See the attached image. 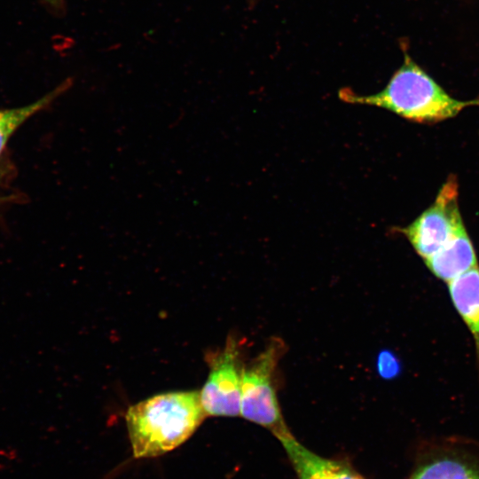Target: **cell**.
I'll list each match as a JSON object with an SVG mask.
<instances>
[{"label": "cell", "instance_id": "obj_1", "mask_svg": "<svg viewBox=\"0 0 479 479\" xmlns=\"http://www.w3.org/2000/svg\"><path fill=\"white\" fill-rule=\"evenodd\" d=\"M206 414L198 391L169 392L130 406L126 422L135 458H154L188 440Z\"/></svg>", "mask_w": 479, "mask_h": 479}, {"label": "cell", "instance_id": "obj_2", "mask_svg": "<svg viewBox=\"0 0 479 479\" xmlns=\"http://www.w3.org/2000/svg\"><path fill=\"white\" fill-rule=\"evenodd\" d=\"M339 97L350 104L384 108L420 123H436L456 116L467 106H479V98L460 101L452 98L407 57L382 90L364 96L342 89Z\"/></svg>", "mask_w": 479, "mask_h": 479}, {"label": "cell", "instance_id": "obj_3", "mask_svg": "<svg viewBox=\"0 0 479 479\" xmlns=\"http://www.w3.org/2000/svg\"><path fill=\"white\" fill-rule=\"evenodd\" d=\"M287 346L277 337L271 338L265 348L241 373L240 415L271 431L277 437L289 431L285 423L276 389V372Z\"/></svg>", "mask_w": 479, "mask_h": 479}, {"label": "cell", "instance_id": "obj_4", "mask_svg": "<svg viewBox=\"0 0 479 479\" xmlns=\"http://www.w3.org/2000/svg\"><path fill=\"white\" fill-rule=\"evenodd\" d=\"M464 228L458 206V182L456 177L451 175L434 203L399 232L407 238L416 253L426 260Z\"/></svg>", "mask_w": 479, "mask_h": 479}, {"label": "cell", "instance_id": "obj_5", "mask_svg": "<svg viewBox=\"0 0 479 479\" xmlns=\"http://www.w3.org/2000/svg\"><path fill=\"white\" fill-rule=\"evenodd\" d=\"M209 374L200 394L207 415L234 417L240 414L241 373L239 344L230 336L224 348L208 356Z\"/></svg>", "mask_w": 479, "mask_h": 479}, {"label": "cell", "instance_id": "obj_6", "mask_svg": "<svg viewBox=\"0 0 479 479\" xmlns=\"http://www.w3.org/2000/svg\"><path fill=\"white\" fill-rule=\"evenodd\" d=\"M299 479H363L342 461L326 459L301 444L291 434L277 436Z\"/></svg>", "mask_w": 479, "mask_h": 479}, {"label": "cell", "instance_id": "obj_7", "mask_svg": "<svg viewBox=\"0 0 479 479\" xmlns=\"http://www.w3.org/2000/svg\"><path fill=\"white\" fill-rule=\"evenodd\" d=\"M424 262L436 277L446 283L478 265L473 244L465 228Z\"/></svg>", "mask_w": 479, "mask_h": 479}, {"label": "cell", "instance_id": "obj_8", "mask_svg": "<svg viewBox=\"0 0 479 479\" xmlns=\"http://www.w3.org/2000/svg\"><path fill=\"white\" fill-rule=\"evenodd\" d=\"M448 287L454 307L474 338L479 368V266L449 282Z\"/></svg>", "mask_w": 479, "mask_h": 479}, {"label": "cell", "instance_id": "obj_9", "mask_svg": "<svg viewBox=\"0 0 479 479\" xmlns=\"http://www.w3.org/2000/svg\"><path fill=\"white\" fill-rule=\"evenodd\" d=\"M71 85L69 81L36 101L20 107L0 110V154L13 132L27 119L46 108Z\"/></svg>", "mask_w": 479, "mask_h": 479}, {"label": "cell", "instance_id": "obj_10", "mask_svg": "<svg viewBox=\"0 0 479 479\" xmlns=\"http://www.w3.org/2000/svg\"><path fill=\"white\" fill-rule=\"evenodd\" d=\"M410 479H479V472L453 459H441L419 468Z\"/></svg>", "mask_w": 479, "mask_h": 479}, {"label": "cell", "instance_id": "obj_11", "mask_svg": "<svg viewBox=\"0 0 479 479\" xmlns=\"http://www.w3.org/2000/svg\"><path fill=\"white\" fill-rule=\"evenodd\" d=\"M376 368L381 378L390 380L400 373L401 365L393 352L382 350L377 357Z\"/></svg>", "mask_w": 479, "mask_h": 479}, {"label": "cell", "instance_id": "obj_12", "mask_svg": "<svg viewBox=\"0 0 479 479\" xmlns=\"http://www.w3.org/2000/svg\"><path fill=\"white\" fill-rule=\"evenodd\" d=\"M47 1H49V2H51V3H52V4H55V3H57V2H59V0H47Z\"/></svg>", "mask_w": 479, "mask_h": 479}]
</instances>
